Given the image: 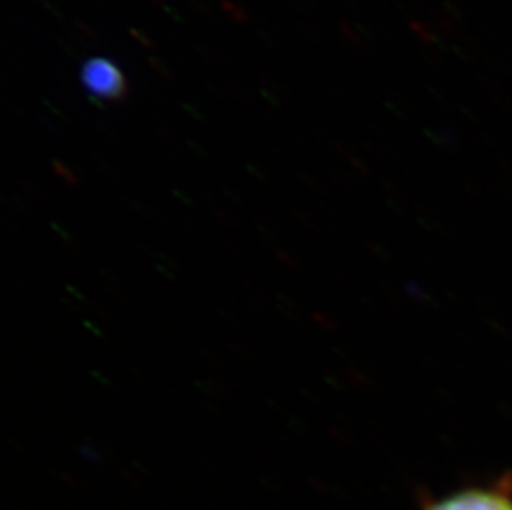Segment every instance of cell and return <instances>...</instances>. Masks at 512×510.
Instances as JSON below:
<instances>
[{
    "label": "cell",
    "mask_w": 512,
    "mask_h": 510,
    "mask_svg": "<svg viewBox=\"0 0 512 510\" xmlns=\"http://www.w3.org/2000/svg\"><path fill=\"white\" fill-rule=\"evenodd\" d=\"M83 85L93 98L113 100L118 98L125 88V80L115 63L105 58H93L83 67Z\"/></svg>",
    "instance_id": "obj_1"
},
{
    "label": "cell",
    "mask_w": 512,
    "mask_h": 510,
    "mask_svg": "<svg viewBox=\"0 0 512 510\" xmlns=\"http://www.w3.org/2000/svg\"><path fill=\"white\" fill-rule=\"evenodd\" d=\"M431 510H512V504L499 494L476 491L446 499Z\"/></svg>",
    "instance_id": "obj_2"
}]
</instances>
